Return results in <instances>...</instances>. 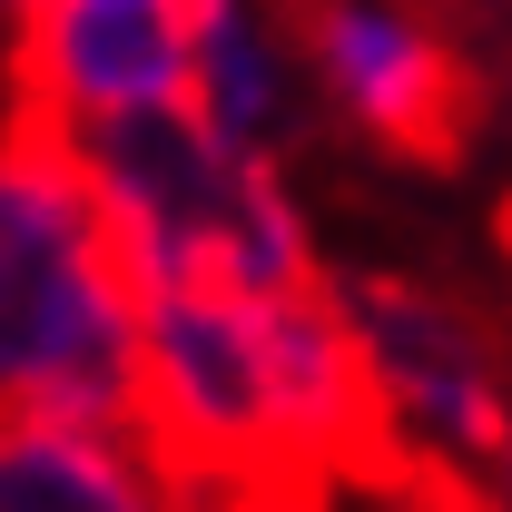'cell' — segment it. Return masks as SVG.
<instances>
[{
	"mask_svg": "<svg viewBox=\"0 0 512 512\" xmlns=\"http://www.w3.org/2000/svg\"><path fill=\"white\" fill-rule=\"evenodd\" d=\"M138 404V306L60 119L0 109V424H109Z\"/></svg>",
	"mask_w": 512,
	"mask_h": 512,
	"instance_id": "obj_1",
	"label": "cell"
},
{
	"mask_svg": "<svg viewBox=\"0 0 512 512\" xmlns=\"http://www.w3.org/2000/svg\"><path fill=\"white\" fill-rule=\"evenodd\" d=\"M0 512H188V503L109 424L10 414L0 424Z\"/></svg>",
	"mask_w": 512,
	"mask_h": 512,
	"instance_id": "obj_5",
	"label": "cell"
},
{
	"mask_svg": "<svg viewBox=\"0 0 512 512\" xmlns=\"http://www.w3.org/2000/svg\"><path fill=\"white\" fill-rule=\"evenodd\" d=\"M188 10L197 0H40L10 30L0 109H30L60 128L188 109Z\"/></svg>",
	"mask_w": 512,
	"mask_h": 512,
	"instance_id": "obj_4",
	"label": "cell"
},
{
	"mask_svg": "<svg viewBox=\"0 0 512 512\" xmlns=\"http://www.w3.org/2000/svg\"><path fill=\"white\" fill-rule=\"evenodd\" d=\"M394 512H483V493H473L463 473H444V463H414V473L394 483Z\"/></svg>",
	"mask_w": 512,
	"mask_h": 512,
	"instance_id": "obj_7",
	"label": "cell"
},
{
	"mask_svg": "<svg viewBox=\"0 0 512 512\" xmlns=\"http://www.w3.org/2000/svg\"><path fill=\"white\" fill-rule=\"evenodd\" d=\"M483 473H493V493H483V512H512V424H503V444H493V463H483Z\"/></svg>",
	"mask_w": 512,
	"mask_h": 512,
	"instance_id": "obj_8",
	"label": "cell"
},
{
	"mask_svg": "<svg viewBox=\"0 0 512 512\" xmlns=\"http://www.w3.org/2000/svg\"><path fill=\"white\" fill-rule=\"evenodd\" d=\"M188 109L227 148L276 158V128H286V50L266 40L247 0H197L188 10Z\"/></svg>",
	"mask_w": 512,
	"mask_h": 512,
	"instance_id": "obj_6",
	"label": "cell"
},
{
	"mask_svg": "<svg viewBox=\"0 0 512 512\" xmlns=\"http://www.w3.org/2000/svg\"><path fill=\"white\" fill-rule=\"evenodd\" d=\"M335 306L365 345V375H375L384 424L404 434L414 463H444V473H473L493 463L512 424V355L503 335L473 316L463 296L424 286V276H345Z\"/></svg>",
	"mask_w": 512,
	"mask_h": 512,
	"instance_id": "obj_3",
	"label": "cell"
},
{
	"mask_svg": "<svg viewBox=\"0 0 512 512\" xmlns=\"http://www.w3.org/2000/svg\"><path fill=\"white\" fill-rule=\"evenodd\" d=\"M30 10H40V0H0V20H10V30H20V20H30Z\"/></svg>",
	"mask_w": 512,
	"mask_h": 512,
	"instance_id": "obj_9",
	"label": "cell"
},
{
	"mask_svg": "<svg viewBox=\"0 0 512 512\" xmlns=\"http://www.w3.org/2000/svg\"><path fill=\"white\" fill-rule=\"evenodd\" d=\"M473 0H276L286 60L325 109L404 168H463L483 138V60L463 50Z\"/></svg>",
	"mask_w": 512,
	"mask_h": 512,
	"instance_id": "obj_2",
	"label": "cell"
}]
</instances>
